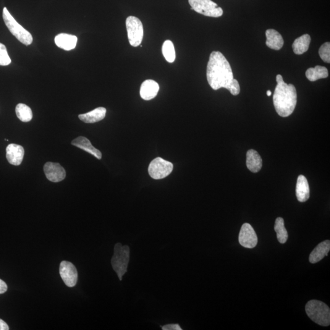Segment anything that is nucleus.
<instances>
[{"label": "nucleus", "instance_id": "obj_1", "mask_svg": "<svg viewBox=\"0 0 330 330\" xmlns=\"http://www.w3.org/2000/svg\"><path fill=\"white\" fill-rule=\"evenodd\" d=\"M207 79L214 90L224 88L233 96H237L240 92L238 81L234 78L231 67L221 52H212L207 66Z\"/></svg>", "mask_w": 330, "mask_h": 330}, {"label": "nucleus", "instance_id": "obj_2", "mask_svg": "<svg viewBox=\"0 0 330 330\" xmlns=\"http://www.w3.org/2000/svg\"><path fill=\"white\" fill-rule=\"evenodd\" d=\"M276 82L273 97L275 109L280 116L286 117L292 114L297 106V91L292 84L285 83L281 75L276 76Z\"/></svg>", "mask_w": 330, "mask_h": 330}, {"label": "nucleus", "instance_id": "obj_3", "mask_svg": "<svg viewBox=\"0 0 330 330\" xmlns=\"http://www.w3.org/2000/svg\"><path fill=\"white\" fill-rule=\"evenodd\" d=\"M306 314L312 321L319 326L328 327L330 324V310L321 301L312 300L305 306Z\"/></svg>", "mask_w": 330, "mask_h": 330}, {"label": "nucleus", "instance_id": "obj_4", "mask_svg": "<svg viewBox=\"0 0 330 330\" xmlns=\"http://www.w3.org/2000/svg\"><path fill=\"white\" fill-rule=\"evenodd\" d=\"M130 256V249L128 245L123 246L120 243L115 245L111 263L120 281H122V276L127 273Z\"/></svg>", "mask_w": 330, "mask_h": 330}, {"label": "nucleus", "instance_id": "obj_5", "mask_svg": "<svg viewBox=\"0 0 330 330\" xmlns=\"http://www.w3.org/2000/svg\"><path fill=\"white\" fill-rule=\"evenodd\" d=\"M2 18H3L5 25L8 28L10 32L21 43L27 46H30L33 43V38L31 34L14 19L6 7H4L3 11H2Z\"/></svg>", "mask_w": 330, "mask_h": 330}, {"label": "nucleus", "instance_id": "obj_6", "mask_svg": "<svg viewBox=\"0 0 330 330\" xmlns=\"http://www.w3.org/2000/svg\"><path fill=\"white\" fill-rule=\"evenodd\" d=\"M193 9L199 14L211 17H220L223 14V10L211 0H188Z\"/></svg>", "mask_w": 330, "mask_h": 330}, {"label": "nucleus", "instance_id": "obj_7", "mask_svg": "<svg viewBox=\"0 0 330 330\" xmlns=\"http://www.w3.org/2000/svg\"><path fill=\"white\" fill-rule=\"evenodd\" d=\"M125 24L130 45L134 47H138L141 44L144 36L142 22L137 17L129 16L125 21Z\"/></svg>", "mask_w": 330, "mask_h": 330}, {"label": "nucleus", "instance_id": "obj_8", "mask_svg": "<svg viewBox=\"0 0 330 330\" xmlns=\"http://www.w3.org/2000/svg\"><path fill=\"white\" fill-rule=\"evenodd\" d=\"M172 169L173 165L171 162L165 161L161 157H157L149 165L148 171L153 179L159 180L164 179L171 174Z\"/></svg>", "mask_w": 330, "mask_h": 330}, {"label": "nucleus", "instance_id": "obj_9", "mask_svg": "<svg viewBox=\"0 0 330 330\" xmlns=\"http://www.w3.org/2000/svg\"><path fill=\"white\" fill-rule=\"evenodd\" d=\"M59 274L67 286L74 287L77 282L78 272L73 264L63 261L60 264Z\"/></svg>", "mask_w": 330, "mask_h": 330}, {"label": "nucleus", "instance_id": "obj_10", "mask_svg": "<svg viewBox=\"0 0 330 330\" xmlns=\"http://www.w3.org/2000/svg\"><path fill=\"white\" fill-rule=\"evenodd\" d=\"M238 241L242 247L253 248L258 244V237L253 227L250 224L245 223L241 227Z\"/></svg>", "mask_w": 330, "mask_h": 330}, {"label": "nucleus", "instance_id": "obj_11", "mask_svg": "<svg viewBox=\"0 0 330 330\" xmlns=\"http://www.w3.org/2000/svg\"><path fill=\"white\" fill-rule=\"evenodd\" d=\"M44 171L46 176L50 180L53 182H59L65 179L66 172L61 165L57 163H52L47 162L44 165Z\"/></svg>", "mask_w": 330, "mask_h": 330}, {"label": "nucleus", "instance_id": "obj_12", "mask_svg": "<svg viewBox=\"0 0 330 330\" xmlns=\"http://www.w3.org/2000/svg\"><path fill=\"white\" fill-rule=\"evenodd\" d=\"M25 150L22 146L10 144L6 148V159L10 164L18 166L23 161Z\"/></svg>", "mask_w": 330, "mask_h": 330}, {"label": "nucleus", "instance_id": "obj_13", "mask_svg": "<svg viewBox=\"0 0 330 330\" xmlns=\"http://www.w3.org/2000/svg\"><path fill=\"white\" fill-rule=\"evenodd\" d=\"M159 85L156 81L145 80L140 88L141 98L145 101H150L155 98L159 91Z\"/></svg>", "mask_w": 330, "mask_h": 330}, {"label": "nucleus", "instance_id": "obj_14", "mask_svg": "<svg viewBox=\"0 0 330 330\" xmlns=\"http://www.w3.org/2000/svg\"><path fill=\"white\" fill-rule=\"evenodd\" d=\"M77 38L75 36L61 33L55 37L56 45L64 51H69L75 49L77 44Z\"/></svg>", "mask_w": 330, "mask_h": 330}, {"label": "nucleus", "instance_id": "obj_15", "mask_svg": "<svg viewBox=\"0 0 330 330\" xmlns=\"http://www.w3.org/2000/svg\"><path fill=\"white\" fill-rule=\"evenodd\" d=\"M310 192L309 183L306 178L303 175L298 176L296 185V196L301 203L306 202L310 198Z\"/></svg>", "mask_w": 330, "mask_h": 330}, {"label": "nucleus", "instance_id": "obj_16", "mask_svg": "<svg viewBox=\"0 0 330 330\" xmlns=\"http://www.w3.org/2000/svg\"><path fill=\"white\" fill-rule=\"evenodd\" d=\"M266 45L270 49L279 51L283 47L284 40L281 34L274 29H269L266 32Z\"/></svg>", "mask_w": 330, "mask_h": 330}, {"label": "nucleus", "instance_id": "obj_17", "mask_svg": "<svg viewBox=\"0 0 330 330\" xmlns=\"http://www.w3.org/2000/svg\"><path fill=\"white\" fill-rule=\"evenodd\" d=\"M330 250V241L328 240L324 241V242L319 243L312 251L310 258H309V261L312 264L318 263L323 259L324 257L328 256Z\"/></svg>", "mask_w": 330, "mask_h": 330}, {"label": "nucleus", "instance_id": "obj_18", "mask_svg": "<svg viewBox=\"0 0 330 330\" xmlns=\"http://www.w3.org/2000/svg\"><path fill=\"white\" fill-rule=\"evenodd\" d=\"M71 143L73 146L77 147V148L87 152V153L91 154V155L96 157L97 159L99 160L102 159V155L101 152L94 148L88 138L79 137L73 140Z\"/></svg>", "mask_w": 330, "mask_h": 330}, {"label": "nucleus", "instance_id": "obj_19", "mask_svg": "<svg viewBox=\"0 0 330 330\" xmlns=\"http://www.w3.org/2000/svg\"><path fill=\"white\" fill-rule=\"evenodd\" d=\"M246 164L250 171L256 173V172L260 171L263 167V160L258 152L253 149H250L247 153Z\"/></svg>", "mask_w": 330, "mask_h": 330}, {"label": "nucleus", "instance_id": "obj_20", "mask_svg": "<svg viewBox=\"0 0 330 330\" xmlns=\"http://www.w3.org/2000/svg\"><path fill=\"white\" fill-rule=\"evenodd\" d=\"M107 110L104 107H99L87 112L78 116L82 121L85 123H95L103 120L106 116Z\"/></svg>", "mask_w": 330, "mask_h": 330}, {"label": "nucleus", "instance_id": "obj_21", "mask_svg": "<svg viewBox=\"0 0 330 330\" xmlns=\"http://www.w3.org/2000/svg\"><path fill=\"white\" fill-rule=\"evenodd\" d=\"M311 37L308 34L296 39L292 44L293 52L296 55H302L307 52L311 43Z\"/></svg>", "mask_w": 330, "mask_h": 330}, {"label": "nucleus", "instance_id": "obj_22", "mask_svg": "<svg viewBox=\"0 0 330 330\" xmlns=\"http://www.w3.org/2000/svg\"><path fill=\"white\" fill-rule=\"evenodd\" d=\"M306 77L311 82H316V81L322 79V78L328 77V69L326 67L316 65L315 67L309 68L306 70Z\"/></svg>", "mask_w": 330, "mask_h": 330}, {"label": "nucleus", "instance_id": "obj_23", "mask_svg": "<svg viewBox=\"0 0 330 330\" xmlns=\"http://www.w3.org/2000/svg\"><path fill=\"white\" fill-rule=\"evenodd\" d=\"M275 230L276 232L277 240L280 243L284 244L287 242L288 233L284 226V219L278 217L275 221Z\"/></svg>", "mask_w": 330, "mask_h": 330}, {"label": "nucleus", "instance_id": "obj_24", "mask_svg": "<svg viewBox=\"0 0 330 330\" xmlns=\"http://www.w3.org/2000/svg\"><path fill=\"white\" fill-rule=\"evenodd\" d=\"M15 112L21 121L28 122L33 119L32 110L27 105L18 104L15 108Z\"/></svg>", "mask_w": 330, "mask_h": 330}, {"label": "nucleus", "instance_id": "obj_25", "mask_svg": "<svg viewBox=\"0 0 330 330\" xmlns=\"http://www.w3.org/2000/svg\"><path fill=\"white\" fill-rule=\"evenodd\" d=\"M162 54L165 58L170 63H172L175 59V52L173 43L171 41L166 40L164 42L162 46Z\"/></svg>", "mask_w": 330, "mask_h": 330}, {"label": "nucleus", "instance_id": "obj_26", "mask_svg": "<svg viewBox=\"0 0 330 330\" xmlns=\"http://www.w3.org/2000/svg\"><path fill=\"white\" fill-rule=\"evenodd\" d=\"M319 56L326 63L330 62V43H326L322 45L319 51Z\"/></svg>", "mask_w": 330, "mask_h": 330}, {"label": "nucleus", "instance_id": "obj_27", "mask_svg": "<svg viewBox=\"0 0 330 330\" xmlns=\"http://www.w3.org/2000/svg\"><path fill=\"white\" fill-rule=\"evenodd\" d=\"M10 63H11V59L7 54L6 47L4 44L0 43V65L5 66Z\"/></svg>", "mask_w": 330, "mask_h": 330}, {"label": "nucleus", "instance_id": "obj_28", "mask_svg": "<svg viewBox=\"0 0 330 330\" xmlns=\"http://www.w3.org/2000/svg\"><path fill=\"white\" fill-rule=\"evenodd\" d=\"M162 329L163 330H182L179 324H169L162 326Z\"/></svg>", "mask_w": 330, "mask_h": 330}, {"label": "nucleus", "instance_id": "obj_29", "mask_svg": "<svg viewBox=\"0 0 330 330\" xmlns=\"http://www.w3.org/2000/svg\"><path fill=\"white\" fill-rule=\"evenodd\" d=\"M7 290V285L4 281L0 279V294H2Z\"/></svg>", "mask_w": 330, "mask_h": 330}, {"label": "nucleus", "instance_id": "obj_30", "mask_svg": "<svg viewBox=\"0 0 330 330\" xmlns=\"http://www.w3.org/2000/svg\"><path fill=\"white\" fill-rule=\"evenodd\" d=\"M9 330V326L4 321L0 319V330Z\"/></svg>", "mask_w": 330, "mask_h": 330}, {"label": "nucleus", "instance_id": "obj_31", "mask_svg": "<svg viewBox=\"0 0 330 330\" xmlns=\"http://www.w3.org/2000/svg\"><path fill=\"white\" fill-rule=\"evenodd\" d=\"M267 96H271L272 95V92L271 91H267Z\"/></svg>", "mask_w": 330, "mask_h": 330}]
</instances>
